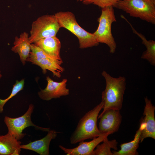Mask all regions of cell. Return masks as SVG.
<instances>
[{"label": "cell", "mask_w": 155, "mask_h": 155, "mask_svg": "<svg viewBox=\"0 0 155 155\" xmlns=\"http://www.w3.org/2000/svg\"><path fill=\"white\" fill-rule=\"evenodd\" d=\"M101 74L105 80L106 85L102 94L103 110L100 115L109 110L120 111L126 89V78L122 76L113 77L105 71H103Z\"/></svg>", "instance_id": "obj_1"}, {"label": "cell", "mask_w": 155, "mask_h": 155, "mask_svg": "<svg viewBox=\"0 0 155 155\" xmlns=\"http://www.w3.org/2000/svg\"><path fill=\"white\" fill-rule=\"evenodd\" d=\"M101 101L86 113L79 120L70 139L71 144H74L88 139H93L101 135L97 126L99 113L102 109Z\"/></svg>", "instance_id": "obj_2"}, {"label": "cell", "mask_w": 155, "mask_h": 155, "mask_svg": "<svg viewBox=\"0 0 155 155\" xmlns=\"http://www.w3.org/2000/svg\"><path fill=\"white\" fill-rule=\"evenodd\" d=\"M60 28L68 30L78 38L80 48L84 49L98 45L93 33H90L82 28L77 23L71 12L60 11L55 14Z\"/></svg>", "instance_id": "obj_3"}, {"label": "cell", "mask_w": 155, "mask_h": 155, "mask_svg": "<svg viewBox=\"0 0 155 155\" xmlns=\"http://www.w3.org/2000/svg\"><path fill=\"white\" fill-rule=\"evenodd\" d=\"M114 7L130 16L155 24V0H120Z\"/></svg>", "instance_id": "obj_4"}, {"label": "cell", "mask_w": 155, "mask_h": 155, "mask_svg": "<svg viewBox=\"0 0 155 155\" xmlns=\"http://www.w3.org/2000/svg\"><path fill=\"white\" fill-rule=\"evenodd\" d=\"M113 7L109 6L102 8L101 14L97 20L98 27L93 33L99 43H104L108 46L111 53L115 52L117 48L111 32L112 24L116 22Z\"/></svg>", "instance_id": "obj_5"}, {"label": "cell", "mask_w": 155, "mask_h": 155, "mask_svg": "<svg viewBox=\"0 0 155 155\" xmlns=\"http://www.w3.org/2000/svg\"><path fill=\"white\" fill-rule=\"evenodd\" d=\"M26 61L40 67L43 74L46 73L48 70L52 73L54 76L58 78L61 77V73L64 71L61 66L62 61L51 57L33 43L31 44L30 51Z\"/></svg>", "instance_id": "obj_6"}, {"label": "cell", "mask_w": 155, "mask_h": 155, "mask_svg": "<svg viewBox=\"0 0 155 155\" xmlns=\"http://www.w3.org/2000/svg\"><path fill=\"white\" fill-rule=\"evenodd\" d=\"M29 37L31 44L39 40L56 36L61 28L54 15H44L33 22Z\"/></svg>", "instance_id": "obj_7"}, {"label": "cell", "mask_w": 155, "mask_h": 155, "mask_svg": "<svg viewBox=\"0 0 155 155\" xmlns=\"http://www.w3.org/2000/svg\"><path fill=\"white\" fill-rule=\"evenodd\" d=\"M34 108V106L30 104L27 111L22 116L17 118L5 116L4 121L8 129V133L18 140L22 139L26 135L23 133L26 128L30 126L34 127L37 129L48 131L49 128H45L37 126L33 123L31 120V116Z\"/></svg>", "instance_id": "obj_8"}, {"label": "cell", "mask_w": 155, "mask_h": 155, "mask_svg": "<svg viewBox=\"0 0 155 155\" xmlns=\"http://www.w3.org/2000/svg\"><path fill=\"white\" fill-rule=\"evenodd\" d=\"M47 86L44 89H41L38 92L40 99L49 101L52 99L57 98L68 95L69 91L67 88V79H64L60 82L54 81L49 76L46 77Z\"/></svg>", "instance_id": "obj_9"}, {"label": "cell", "mask_w": 155, "mask_h": 155, "mask_svg": "<svg viewBox=\"0 0 155 155\" xmlns=\"http://www.w3.org/2000/svg\"><path fill=\"white\" fill-rule=\"evenodd\" d=\"M120 111L110 109L105 111L98 115L100 119L98 128L101 134L111 132L112 134L117 131L122 121Z\"/></svg>", "instance_id": "obj_10"}, {"label": "cell", "mask_w": 155, "mask_h": 155, "mask_svg": "<svg viewBox=\"0 0 155 155\" xmlns=\"http://www.w3.org/2000/svg\"><path fill=\"white\" fill-rule=\"evenodd\" d=\"M111 134V132L103 133L90 141H81L78 146L73 148H67L60 145L59 147L67 155H94V150L97 146Z\"/></svg>", "instance_id": "obj_11"}, {"label": "cell", "mask_w": 155, "mask_h": 155, "mask_svg": "<svg viewBox=\"0 0 155 155\" xmlns=\"http://www.w3.org/2000/svg\"><path fill=\"white\" fill-rule=\"evenodd\" d=\"M144 100L145 105L143 113L144 117L142 120L145 126L140 135V142L146 138L150 137L155 139V107L147 97H146Z\"/></svg>", "instance_id": "obj_12"}, {"label": "cell", "mask_w": 155, "mask_h": 155, "mask_svg": "<svg viewBox=\"0 0 155 155\" xmlns=\"http://www.w3.org/2000/svg\"><path fill=\"white\" fill-rule=\"evenodd\" d=\"M34 43L51 57L62 61L60 55L61 42L56 36L40 39Z\"/></svg>", "instance_id": "obj_13"}, {"label": "cell", "mask_w": 155, "mask_h": 155, "mask_svg": "<svg viewBox=\"0 0 155 155\" xmlns=\"http://www.w3.org/2000/svg\"><path fill=\"white\" fill-rule=\"evenodd\" d=\"M57 133L55 130H50L43 138L26 144L21 145L20 148L21 149L33 151L40 155H49L50 142L52 140L55 138Z\"/></svg>", "instance_id": "obj_14"}, {"label": "cell", "mask_w": 155, "mask_h": 155, "mask_svg": "<svg viewBox=\"0 0 155 155\" xmlns=\"http://www.w3.org/2000/svg\"><path fill=\"white\" fill-rule=\"evenodd\" d=\"M28 34L24 32L19 37L16 36L13 42L14 46L11 50L19 55L20 61L23 65L26 63L31 50V44L29 39Z\"/></svg>", "instance_id": "obj_15"}, {"label": "cell", "mask_w": 155, "mask_h": 155, "mask_svg": "<svg viewBox=\"0 0 155 155\" xmlns=\"http://www.w3.org/2000/svg\"><path fill=\"white\" fill-rule=\"evenodd\" d=\"M21 142L7 133L0 135V155H18Z\"/></svg>", "instance_id": "obj_16"}, {"label": "cell", "mask_w": 155, "mask_h": 155, "mask_svg": "<svg viewBox=\"0 0 155 155\" xmlns=\"http://www.w3.org/2000/svg\"><path fill=\"white\" fill-rule=\"evenodd\" d=\"M145 124L142 120L139 128L136 132L134 139L128 143H122L120 145L121 149L119 151H113V155H137V150L140 141L142 131L145 127Z\"/></svg>", "instance_id": "obj_17"}, {"label": "cell", "mask_w": 155, "mask_h": 155, "mask_svg": "<svg viewBox=\"0 0 155 155\" xmlns=\"http://www.w3.org/2000/svg\"><path fill=\"white\" fill-rule=\"evenodd\" d=\"M121 17L125 19L129 24L134 33L136 34L142 40V43L146 47V50L142 53L141 58L146 60L152 65H155V41L153 40H148L142 34L137 32L131 24L123 15Z\"/></svg>", "instance_id": "obj_18"}, {"label": "cell", "mask_w": 155, "mask_h": 155, "mask_svg": "<svg viewBox=\"0 0 155 155\" xmlns=\"http://www.w3.org/2000/svg\"><path fill=\"white\" fill-rule=\"evenodd\" d=\"M101 144H99L94 150V155H113L111 149L117 150L118 142L115 140H109L107 137Z\"/></svg>", "instance_id": "obj_19"}, {"label": "cell", "mask_w": 155, "mask_h": 155, "mask_svg": "<svg viewBox=\"0 0 155 155\" xmlns=\"http://www.w3.org/2000/svg\"><path fill=\"white\" fill-rule=\"evenodd\" d=\"M120 0H77L83 3L88 5L92 4L103 8L107 6L113 7Z\"/></svg>", "instance_id": "obj_20"}]
</instances>
